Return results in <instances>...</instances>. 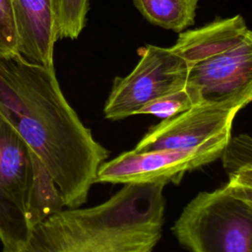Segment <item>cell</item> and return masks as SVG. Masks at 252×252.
I'll list each match as a JSON object with an SVG mask.
<instances>
[{
	"label": "cell",
	"mask_w": 252,
	"mask_h": 252,
	"mask_svg": "<svg viewBox=\"0 0 252 252\" xmlns=\"http://www.w3.org/2000/svg\"><path fill=\"white\" fill-rule=\"evenodd\" d=\"M0 113L41 160L64 207L85 204L108 151L67 101L55 68L0 56Z\"/></svg>",
	"instance_id": "6da1fadb"
},
{
	"label": "cell",
	"mask_w": 252,
	"mask_h": 252,
	"mask_svg": "<svg viewBox=\"0 0 252 252\" xmlns=\"http://www.w3.org/2000/svg\"><path fill=\"white\" fill-rule=\"evenodd\" d=\"M166 181L130 183L96 206L53 213L20 252H154L164 222Z\"/></svg>",
	"instance_id": "7a4b0ae2"
},
{
	"label": "cell",
	"mask_w": 252,
	"mask_h": 252,
	"mask_svg": "<svg viewBox=\"0 0 252 252\" xmlns=\"http://www.w3.org/2000/svg\"><path fill=\"white\" fill-rule=\"evenodd\" d=\"M171 230L189 252H252V189L227 182L198 193Z\"/></svg>",
	"instance_id": "3957f363"
},
{
	"label": "cell",
	"mask_w": 252,
	"mask_h": 252,
	"mask_svg": "<svg viewBox=\"0 0 252 252\" xmlns=\"http://www.w3.org/2000/svg\"><path fill=\"white\" fill-rule=\"evenodd\" d=\"M34 153L0 113V242L2 252H20L32 225L29 204Z\"/></svg>",
	"instance_id": "277c9868"
},
{
	"label": "cell",
	"mask_w": 252,
	"mask_h": 252,
	"mask_svg": "<svg viewBox=\"0 0 252 252\" xmlns=\"http://www.w3.org/2000/svg\"><path fill=\"white\" fill-rule=\"evenodd\" d=\"M252 99V91L214 100H202L189 109L149 128L134 151L194 149L229 140L237 113Z\"/></svg>",
	"instance_id": "5b68a950"
},
{
	"label": "cell",
	"mask_w": 252,
	"mask_h": 252,
	"mask_svg": "<svg viewBox=\"0 0 252 252\" xmlns=\"http://www.w3.org/2000/svg\"><path fill=\"white\" fill-rule=\"evenodd\" d=\"M139 61L124 77H115L103 107L106 119L136 115L149 101L186 84L188 66L170 47L148 44L139 49Z\"/></svg>",
	"instance_id": "8992f818"
},
{
	"label": "cell",
	"mask_w": 252,
	"mask_h": 252,
	"mask_svg": "<svg viewBox=\"0 0 252 252\" xmlns=\"http://www.w3.org/2000/svg\"><path fill=\"white\" fill-rule=\"evenodd\" d=\"M227 142L220 140L194 149L124 152L101 163L94 183H154L163 180L178 184L187 171L220 158Z\"/></svg>",
	"instance_id": "52a82bcc"
},
{
	"label": "cell",
	"mask_w": 252,
	"mask_h": 252,
	"mask_svg": "<svg viewBox=\"0 0 252 252\" xmlns=\"http://www.w3.org/2000/svg\"><path fill=\"white\" fill-rule=\"evenodd\" d=\"M186 83L204 100L222 99L252 91V36L191 66Z\"/></svg>",
	"instance_id": "ba28073f"
},
{
	"label": "cell",
	"mask_w": 252,
	"mask_h": 252,
	"mask_svg": "<svg viewBox=\"0 0 252 252\" xmlns=\"http://www.w3.org/2000/svg\"><path fill=\"white\" fill-rule=\"evenodd\" d=\"M18 37V52L27 60L54 67L58 40L52 0H12Z\"/></svg>",
	"instance_id": "9c48e42d"
},
{
	"label": "cell",
	"mask_w": 252,
	"mask_h": 252,
	"mask_svg": "<svg viewBox=\"0 0 252 252\" xmlns=\"http://www.w3.org/2000/svg\"><path fill=\"white\" fill-rule=\"evenodd\" d=\"M252 32L241 15L217 18L194 30L183 31L170 46L190 68L211 56L221 53L251 37Z\"/></svg>",
	"instance_id": "30bf717a"
},
{
	"label": "cell",
	"mask_w": 252,
	"mask_h": 252,
	"mask_svg": "<svg viewBox=\"0 0 252 252\" xmlns=\"http://www.w3.org/2000/svg\"><path fill=\"white\" fill-rule=\"evenodd\" d=\"M151 24L181 32L195 22L199 0H132Z\"/></svg>",
	"instance_id": "8fae6325"
},
{
	"label": "cell",
	"mask_w": 252,
	"mask_h": 252,
	"mask_svg": "<svg viewBox=\"0 0 252 252\" xmlns=\"http://www.w3.org/2000/svg\"><path fill=\"white\" fill-rule=\"evenodd\" d=\"M64 207L60 193L46 170L34 154L33 180L29 204V220L32 227Z\"/></svg>",
	"instance_id": "7c38bea8"
},
{
	"label": "cell",
	"mask_w": 252,
	"mask_h": 252,
	"mask_svg": "<svg viewBox=\"0 0 252 252\" xmlns=\"http://www.w3.org/2000/svg\"><path fill=\"white\" fill-rule=\"evenodd\" d=\"M220 158L229 184L252 189V140L248 134L230 137Z\"/></svg>",
	"instance_id": "4fadbf2b"
},
{
	"label": "cell",
	"mask_w": 252,
	"mask_h": 252,
	"mask_svg": "<svg viewBox=\"0 0 252 252\" xmlns=\"http://www.w3.org/2000/svg\"><path fill=\"white\" fill-rule=\"evenodd\" d=\"M202 100L204 99L199 92L186 83L183 87L149 101L137 111L136 115L150 114L166 119L189 109Z\"/></svg>",
	"instance_id": "5bb4252c"
},
{
	"label": "cell",
	"mask_w": 252,
	"mask_h": 252,
	"mask_svg": "<svg viewBox=\"0 0 252 252\" xmlns=\"http://www.w3.org/2000/svg\"><path fill=\"white\" fill-rule=\"evenodd\" d=\"M57 39H76L84 30L89 0H52Z\"/></svg>",
	"instance_id": "9a60e30c"
},
{
	"label": "cell",
	"mask_w": 252,
	"mask_h": 252,
	"mask_svg": "<svg viewBox=\"0 0 252 252\" xmlns=\"http://www.w3.org/2000/svg\"><path fill=\"white\" fill-rule=\"evenodd\" d=\"M18 52V37L12 0H0V56Z\"/></svg>",
	"instance_id": "2e32d148"
}]
</instances>
